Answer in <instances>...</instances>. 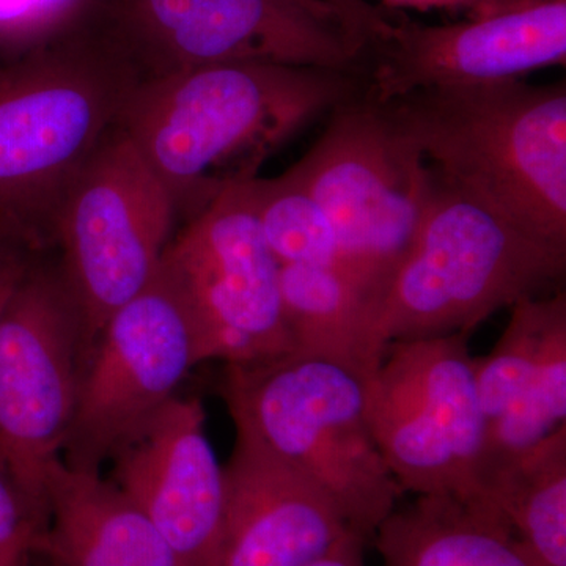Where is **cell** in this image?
<instances>
[{
	"instance_id": "obj_1",
	"label": "cell",
	"mask_w": 566,
	"mask_h": 566,
	"mask_svg": "<svg viewBox=\"0 0 566 566\" xmlns=\"http://www.w3.org/2000/svg\"><path fill=\"white\" fill-rule=\"evenodd\" d=\"M364 95L352 71L238 62L140 81L118 126L186 223L326 112Z\"/></svg>"
},
{
	"instance_id": "obj_2",
	"label": "cell",
	"mask_w": 566,
	"mask_h": 566,
	"mask_svg": "<svg viewBox=\"0 0 566 566\" xmlns=\"http://www.w3.org/2000/svg\"><path fill=\"white\" fill-rule=\"evenodd\" d=\"M107 17L0 62V233L32 252L52 251L63 193L140 82Z\"/></svg>"
},
{
	"instance_id": "obj_3",
	"label": "cell",
	"mask_w": 566,
	"mask_h": 566,
	"mask_svg": "<svg viewBox=\"0 0 566 566\" xmlns=\"http://www.w3.org/2000/svg\"><path fill=\"white\" fill-rule=\"evenodd\" d=\"M385 106L439 181L566 249L565 84L431 88Z\"/></svg>"
},
{
	"instance_id": "obj_4",
	"label": "cell",
	"mask_w": 566,
	"mask_h": 566,
	"mask_svg": "<svg viewBox=\"0 0 566 566\" xmlns=\"http://www.w3.org/2000/svg\"><path fill=\"white\" fill-rule=\"evenodd\" d=\"M226 365L221 395L237 433L315 483L354 534L371 542L403 490L371 434L365 379L294 353Z\"/></svg>"
},
{
	"instance_id": "obj_5",
	"label": "cell",
	"mask_w": 566,
	"mask_h": 566,
	"mask_svg": "<svg viewBox=\"0 0 566 566\" xmlns=\"http://www.w3.org/2000/svg\"><path fill=\"white\" fill-rule=\"evenodd\" d=\"M433 178L415 243L374 308V337L385 353L397 340L469 334L565 275L566 249L528 237Z\"/></svg>"
},
{
	"instance_id": "obj_6",
	"label": "cell",
	"mask_w": 566,
	"mask_h": 566,
	"mask_svg": "<svg viewBox=\"0 0 566 566\" xmlns=\"http://www.w3.org/2000/svg\"><path fill=\"white\" fill-rule=\"evenodd\" d=\"M289 172L333 223L342 270L374 308L415 243L434 178L385 104L360 95L329 122Z\"/></svg>"
},
{
	"instance_id": "obj_7",
	"label": "cell",
	"mask_w": 566,
	"mask_h": 566,
	"mask_svg": "<svg viewBox=\"0 0 566 566\" xmlns=\"http://www.w3.org/2000/svg\"><path fill=\"white\" fill-rule=\"evenodd\" d=\"M468 337L389 344L378 370L365 379L367 420L403 493L493 506L486 422Z\"/></svg>"
},
{
	"instance_id": "obj_8",
	"label": "cell",
	"mask_w": 566,
	"mask_h": 566,
	"mask_svg": "<svg viewBox=\"0 0 566 566\" xmlns=\"http://www.w3.org/2000/svg\"><path fill=\"white\" fill-rule=\"evenodd\" d=\"M177 222L161 180L115 126L74 175L52 226V251L84 319L87 356L104 323L151 281Z\"/></svg>"
},
{
	"instance_id": "obj_9",
	"label": "cell",
	"mask_w": 566,
	"mask_h": 566,
	"mask_svg": "<svg viewBox=\"0 0 566 566\" xmlns=\"http://www.w3.org/2000/svg\"><path fill=\"white\" fill-rule=\"evenodd\" d=\"M109 25L140 81L238 62L364 73L367 57L322 0H112Z\"/></svg>"
},
{
	"instance_id": "obj_10",
	"label": "cell",
	"mask_w": 566,
	"mask_h": 566,
	"mask_svg": "<svg viewBox=\"0 0 566 566\" xmlns=\"http://www.w3.org/2000/svg\"><path fill=\"white\" fill-rule=\"evenodd\" d=\"M50 252L33 256L0 305V458L46 516L44 479L87 359L84 319Z\"/></svg>"
},
{
	"instance_id": "obj_11",
	"label": "cell",
	"mask_w": 566,
	"mask_h": 566,
	"mask_svg": "<svg viewBox=\"0 0 566 566\" xmlns=\"http://www.w3.org/2000/svg\"><path fill=\"white\" fill-rule=\"evenodd\" d=\"M203 363L188 305L161 266L148 285L104 323L82 368L63 463L99 472L196 365Z\"/></svg>"
},
{
	"instance_id": "obj_12",
	"label": "cell",
	"mask_w": 566,
	"mask_h": 566,
	"mask_svg": "<svg viewBox=\"0 0 566 566\" xmlns=\"http://www.w3.org/2000/svg\"><path fill=\"white\" fill-rule=\"evenodd\" d=\"M243 185L182 223L159 264L188 305L203 363L253 364L293 353L283 316L282 264L264 240Z\"/></svg>"
},
{
	"instance_id": "obj_13",
	"label": "cell",
	"mask_w": 566,
	"mask_h": 566,
	"mask_svg": "<svg viewBox=\"0 0 566 566\" xmlns=\"http://www.w3.org/2000/svg\"><path fill=\"white\" fill-rule=\"evenodd\" d=\"M565 61L566 0H506L453 24L395 18L365 57L364 96L385 104L431 88L523 81Z\"/></svg>"
},
{
	"instance_id": "obj_14",
	"label": "cell",
	"mask_w": 566,
	"mask_h": 566,
	"mask_svg": "<svg viewBox=\"0 0 566 566\" xmlns=\"http://www.w3.org/2000/svg\"><path fill=\"white\" fill-rule=\"evenodd\" d=\"M199 398L174 397L109 458V479L185 566H219L226 480Z\"/></svg>"
},
{
	"instance_id": "obj_15",
	"label": "cell",
	"mask_w": 566,
	"mask_h": 566,
	"mask_svg": "<svg viewBox=\"0 0 566 566\" xmlns=\"http://www.w3.org/2000/svg\"><path fill=\"white\" fill-rule=\"evenodd\" d=\"M223 480L219 566H308L354 534L315 483L248 436L237 433Z\"/></svg>"
},
{
	"instance_id": "obj_16",
	"label": "cell",
	"mask_w": 566,
	"mask_h": 566,
	"mask_svg": "<svg viewBox=\"0 0 566 566\" xmlns=\"http://www.w3.org/2000/svg\"><path fill=\"white\" fill-rule=\"evenodd\" d=\"M475 379L491 476L495 465L566 424L565 292L513 305L497 344L475 357Z\"/></svg>"
},
{
	"instance_id": "obj_17",
	"label": "cell",
	"mask_w": 566,
	"mask_h": 566,
	"mask_svg": "<svg viewBox=\"0 0 566 566\" xmlns=\"http://www.w3.org/2000/svg\"><path fill=\"white\" fill-rule=\"evenodd\" d=\"M48 520L33 556L46 566H185L147 516L99 472L55 458L44 479Z\"/></svg>"
},
{
	"instance_id": "obj_18",
	"label": "cell",
	"mask_w": 566,
	"mask_h": 566,
	"mask_svg": "<svg viewBox=\"0 0 566 566\" xmlns=\"http://www.w3.org/2000/svg\"><path fill=\"white\" fill-rule=\"evenodd\" d=\"M371 542L385 566H543L497 510L453 495H417Z\"/></svg>"
},
{
	"instance_id": "obj_19",
	"label": "cell",
	"mask_w": 566,
	"mask_h": 566,
	"mask_svg": "<svg viewBox=\"0 0 566 566\" xmlns=\"http://www.w3.org/2000/svg\"><path fill=\"white\" fill-rule=\"evenodd\" d=\"M281 293L293 353L340 365L359 378L378 370L386 353L374 337V301L340 270L282 266Z\"/></svg>"
},
{
	"instance_id": "obj_20",
	"label": "cell",
	"mask_w": 566,
	"mask_h": 566,
	"mask_svg": "<svg viewBox=\"0 0 566 566\" xmlns=\"http://www.w3.org/2000/svg\"><path fill=\"white\" fill-rule=\"evenodd\" d=\"M488 499L543 566H566V424L495 465Z\"/></svg>"
},
{
	"instance_id": "obj_21",
	"label": "cell",
	"mask_w": 566,
	"mask_h": 566,
	"mask_svg": "<svg viewBox=\"0 0 566 566\" xmlns=\"http://www.w3.org/2000/svg\"><path fill=\"white\" fill-rule=\"evenodd\" d=\"M243 186L264 240L282 266L344 271L333 223L289 170L281 177L253 178Z\"/></svg>"
},
{
	"instance_id": "obj_22",
	"label": "cell",
	"mask_w": 566,
	"mask_h": 566,
	"mask_svg": "<svg viewBox=\"0 0 566 566\" xmlns=\"http://www.w3.org/2000/svg\"><path fill=\"white\" fill-rule=\"evenodd\" d=\"M111 0H0V62L93 20Z\"/></svg>"
},
{
	"instance_id": "obj_23",
	"label": "cell",
	"mask_w": 566,
	"mask_h": 566,
	"mask_svg": "<svg viewBox=\"0 0 566 566\" xmlns=\"http://www.w3.org/2000/svg\"><path fill=\"white\" fill-rule=\"evenodd\" d=\"M46 520V513L22 491L0 458V566L28 565Z\"/></svg>"
},
{
	"instance_id": "obj_24",
	"label": "cell",
	"mask_w": 566,
	"mask_h": 566,
	"mask_svg": "<svg viewBox=\"0 0 566 566\" xmlns=\"http://www.w3.org/2000/svg\"><path fill=\"white\" fill-rule=\"evenodd\" d=\"M333 7L346 28L364 46H371L379 36L385 35L390 25V18L385 11L376 9L368 0H322Z\"/></svg>"
},
{
	"instance_id": "obj_25",
	"label": "cell",
	"mask_w": 566,
	"mask_h": 566,
	"mask_svg": "<svg viewBox=\"0 0 566 566\" xmlns=\"http://www.w3.org/2000/svg\"><path fill=\"white\" fill-rule=\"evenodd\" d=\"M35 255L39 253L0 233V297L9 292Z\"/></svg>"
},
{
	"instance_id": "obj_26",
	"label": "cell",
	"mask_w": 566,
	"mask_h": 566,
	"mask_svg": "<svg viewBox=\"0 0 566 566\" xmlns=\"http://www.w3.org/2000/svg\"><path fill=\"white\" fill-rule=\"evenodd\" d=\"M390 9H412L420 11L428 10H468L471 14L483 13V11L501 6L506 0H382Z\"/></svg>"
},
{
	"instance_id": "obj_27",
	"label": "cell",
	"mask_w": 566,
	"mask_h": 566,
	"mask_svg": "<svg viewBox=\"0 0 566 566\" xmlns=\"http://www.w3.org/2000/svg\"><path fill=\"white\" fill-rule=\"evenodd\" d=\"M367 543L359 535L352 534L342 539L329 553L308 566H365L364 546Z\"/></svg>"
},
{
	"instance_id": "obj_28",
	"label": "cell",
	"mask_w": 566,
	"mask_h": 566,
	"mask_svg": "<svg viewBox=\"0 0 566 566\" xmlns=\"http://www.w3.org/2000/svg\"><path fill=\"white\" fill-rule=\"evenodd\" d=\"M11 286H13V285H11ZM9 292H10V290H9ZM9 292H7V293H9ZM7 293H6V294H3V296H2V297H0V305H2L3 300H6Z\"/></svg>"
}]
</instances>
